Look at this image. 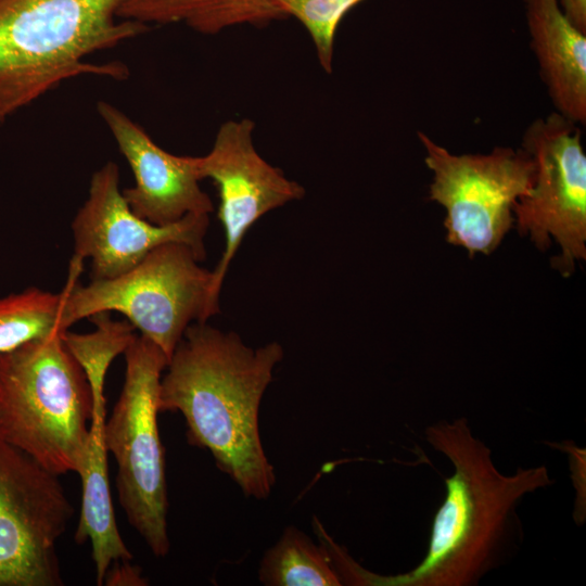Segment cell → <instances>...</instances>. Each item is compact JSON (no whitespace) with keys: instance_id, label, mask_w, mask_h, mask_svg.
<instances>
[{"instance_id":"obj_1","label":"cell","mask_w":586,"mask_h":586,"mask_svg":"<svg viewBox=\"0 0 586 586\" xmlns=\"http://www.w3.org/2000/svg\"><path fill=\"white\" fill-rule=\"evenodd\" d=\"M425 440L450 461L454 473L445 479L446 496L433 519L424 558L408 572L380 575L342 550L335 566L343 585H476L522 538L521 501L555 483L544 464L501 473L464 417L426 426Z\"/></svg>"},{"instance_id":"obj_19","label":"cell","mask_w":586,"mask_h":586,"mask_svg":"<svg viewBox=\"0 0 586 586\" xmlns=\"http://www.w3.org/2000/svg\"><path fill=\"white\" fill-rule=\"evenodd\" d=\"M364 0H269L281 20L294 17L308 33L319 65L330 74L335 34L343 16Z\"/></svg>"},{"instance_id":"obj_21","label":"cell","mask_w":586,"mask_h":586,"mask_svg":"<svg viewBox=\"0 0 586 586\" xmlns=\"http://www.w3.org/2000/svg\"><path fill=\"white\" fill-rule=\"evenodd\" d=\"M104 584L107 585H146L140 571L129 561L115 562L107 571Z\"/></svg>"},{"instance_id":"obj_5","label":"cell","mask_w":586,"mask_h":586,"mask_svg":"<svg viewBox=\"0 0 586 586\" xmlns=\"http://www.w3.org/2000/svg\"><path fill=\"white\" fill-rule=\"evenodd\" d=\"M196 253L170 242L150 252L137 266L112 279L78 283L82 263L71 259L62 293L61 329L101 311H117L171 357L187 328L219 313L213 272Z\"/></svg>"},{"instance_id":"obj_11","label":"cell","mask_w":586,"mask_h":586,"mask_svg":"<svg viewBox=\"0 0 586 586\" xmlns=\"http://www.w3.org/2000/svg\"><path fill=\"white\" fill-rule=\"evenodd\" d=\"M250 118L221 124L207 154L196 156L201 179L218 189V218L225 232V250L213 272V291L221 286L247 230L267 213L304 198L305 189L269 164L256 150Z\"/></svg>"},{"instance_id":"obj_2","label":"cell","mask_w":586,"mask_h":586,"mask_svg":"<svg viewBox=\"0 0 586 586\" xmlns=\"http://www.w3.org/2000/svg\"><path fill=\"white\" fill-rule=\"evenodd\" d=\"M278 342L247 346L234 332L191 323L160 381L158 411L180 412L188 442L207 449L246 497L267 498L276 482L259 433V407L283 359Z\"/></svg>"},{"instance_id":"obj_20","label":"cell","mask_w":586,"mask_h":586,"mask_svg":"<svg viewBox=\"0 0 586 586\" xmlns=\"http://www.w3.org/2000/svg\"><path fill=\"white\" fill-rule=\"evenodd\" d=\"M553 447L563 450L569 456L571 479L575 489L574 521L581 525L586 519V487L585 469L586 453L585 449L577 447L572 442H562L552 444Z\"/></svg>"},{"instance_id":"obj_12","label":"cell","mask_w":586,"mask_h":586,"mask_svg":"<svg viewBox=\"0 0 586 586\" xmlns=\"http://www.w3.org/2000/svg\"><path fill=\"white\" fill-rule=\"evenodd\" d=\"M97 111L133 174L135 184L122 193L136 215L155 225H168L189 214L209 215L214 211L200 186L196 156L167 152L107 101H99Z\"/></svg>"},{"instance_id":"obj_7","label":"cell","mask_w":586,"mask_h":586,"mask_svg":"<svg viewBox=\"0 0 586 586\" xmlns=\"http://www.w3.org/2000/svg\"><path fill=\"white\" fill-rule=\"evenodd\" d=\"M417 135L432 173L430 199L446 209L447 241L471 257L492 253L514 222L515 202L533 187V160L510 146L454 154L425 132Z\"/></svg>"},{"instance_id":"obj_18","label":"cell","mask_w":586,"mask_h":586,"mask_svg":"<svg viewBox=\"0 0 586 586\" xmlns=\"http://www.w3.org/2000/svg\"><path fill=\"white\" fill-rule=\"evenodd\" d=\"M95 330L75 333L65 330L62 341L79 364L90 386L91 397L104 396L106 372L114 360L136 337L135 328L127 320H113L110 311H101L88 318Z\"/></svg>"},{"instance_id":"obj_3","label":"cell","mask_w":586,"mask_h":586,"mask_svg":"<svg viewBox=\"0 0 586 586\" xmlns=\"http://www.w3.org/2000/svg\"><path fill=\"white\" fill-rule=\"evenodd\" d=\"M123 1L0 0V125L78 76H128L122 62L88 60L150 29L118 16Z\"/></svg>"},{"instance_id":"obj_17","label":"cell","mask_w":586,"mask_h":586,"mask_svg":"<svg viewBox=\"0 0 586 586\" xmlns=\"http://www.w3.org/2000/svg\"><path fill=\"white\" fill-rule=\"evenodd\" d=\"M62 293L29 286L0 296V354L54 332H63Z\"/></svg>"},{"instance_id":"obj_9","label":"cell","mask_w":586,"mask_h":586,"mask_svg":"<svg viewBox=\"0 0 586 586\" xmlns=\"http://www.w3.org/2000/svg\"><path fill=\"white\" fill-rule=\"evenodd\" d=\"M59 480L0 433V586H62L58 542L73 517Z\"/></svg>"},{"instance_id":"obj_6","label":"cell","mask_w":586,"mask_h":586,"mask_svg":"<svg viewBox=\"0 0 586 586\" xmlns=\"http://www.w3.org/2000/svg\"><path fill=\"white\" fill-rule=\"evenodd\" d=\"M125 381L104 426V443L117 464L116 486L130 525L155 557L169 552L165 451L157 425V396L168 359L136 335L124 352Z\"/></svg>"},{"instance_id":"obj_8","label":"cell","mask_w":586,"mask_h":586,"mask_svg":"<svg viewBox=\"0 0 586 586\" xmlns=\"http://www.w3.org/2000/svg\"><path fill=\"white\" fill-rule=\"evenodd\" d=\"M578 126L553 111L526 127L521 148L534 162V182L513 206L521 235L539 250L551 238L560 245L553 267L564 276L586 258V155Z\"/></svg>"},{"instance_id":"obj_15","label":"cell","mask_w":586,"mask_h":586,"mask_svg":"<svg viewBox=\"0 0 586 586\" xmlns=\"http://www.w3.org/2000/svg\"><path fill=\"white\" fill-rule=\"evenodd\" d=\"M118 16L149 26L183 24L205 35L281 20L269 0H124Z\"/></svg>"},{"instance_id":"obj_4","label":"cell","mask_w":586,"mask_h":586,"mask_svg":"<svg viewBox=\"0 0 586 586\" xmlns=\"http://www.w3.org/2000/svg\"><path fill=\"white\" fill-rule=\"evenodd\" d=\"M61 333L0 354V433L56 475L80 470L92 415L89 383Z\"/></svg>"},{"instance_id":"obj_10","label":"cell","mask_w":586,"mask_h":586,"mask_svg":"<svg viewBox=\"0 0 586 586\" xmlns=\"http://www.w3.org/2000/svg\"><path fill=\"white\" fill-rule=\"evenodd\" d=\"M119 168L106 162L90 179L88 196L73 222V258L90 259L91 280L116 278L137 266L165 243L189 245L201 260L208 214H189L168 225H155L136 215L123 196Z\"/></svg>"},{"instance_id":"obj_16","label":"cell","mask_w":586,"mask_h":586,"mask_svg":"<svg viewBox=\"0 0 586 586\" xmlns=\"http://www.w3.org/2000/svg\"><path fill=\"white\" fill-rule=\"evenodd\" d=\"M258 578L266 586H341L327 547L288 526L264 555Z\"/></svg>"},{"instance_id":"obj_13","label":"cell","mask_w":586,"mask_h":586,"mask_svg":"<svg viewBox=\"0 0 586 586\" xmlns=\"http://www.w3.org/2000/svg\"><path fill=\"white\" fill-rule=\"evenodd\" d=\"M531 49L555 112L586 123V33L558 0H523Z\"/></svg>"},{"instance_id":"obj_22","label":"cell","mask_w":586,"mask_h":586,"mask_svg":"<svg viewBox=\"0 0 586 586\" xmlns=\"http://www.w3.org/2000/svg\"><path fill=\"white\" fill-rule=\"evenodd\" d=\"M566 17L586 33V0H558Z\"/></svg>"},{"instance_id":"obj_14","label":"cell","mask_w":586,"mask_h":586,"mask_svg":"<svg viewBox=\"0 0 586 586\" xmlns=\"http://www.w3.org/2000/svg\"><path fill=\"white\" fill-rule=\"evenodd\" d=\"M105 418L90 421V437L85 461L78 471L81 480V507L75 533L77 544L88 540L92 548L98 585H103L111 565L130 561L114 515L109 482L107 450L104 443Z\"/></svg>"}]
</instances>
